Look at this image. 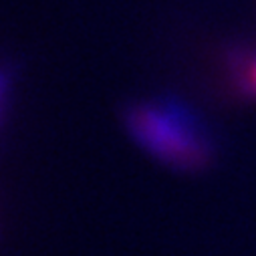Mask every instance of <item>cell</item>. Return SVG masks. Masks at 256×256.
<instances>
[{"mask_svg": "<svg viewBox=\"0 0 256 256\" xmlns=\"http://www.w3.org/2000/svg\"><path fill=\"white\" fill-rule=\"evenodd\" d=\"M127 125L134 140L160 162L178 170H200L212 158V138L200 117L174 99L132 107Z\"/></svg>", "mask_w": 256, "mask_h": 256, "instance_id": "1", "label": "cell"}, {"mask_svg": "<svg viewBox=\"0 0 256 256\" xmlns=\"http://www.w3.org/2000/svg\"><path fill=\"white\" fill-rule=\"evenodd\" d=\"M236 75H238V85L242 87V91L256 97V54H250L244 58Z\"/></svg>", "mask_w": 256, "mask_h": 256, "instance_id": "2", "label": "cell"}, {"mask_svg": "<svg viewBox=\"0 0 256 256\" xmlns=\"http://www.w3.org/2000/svg\"><path fill=\"white\" fill-rule=\"evenodd\" d=\"M4 93H6V75H4L2 71H0V107H2Z\"/></svg>", "mask_w": 256, "mask_h": 256, "instance_id": "3", "label": "cell"}]
</instances>
